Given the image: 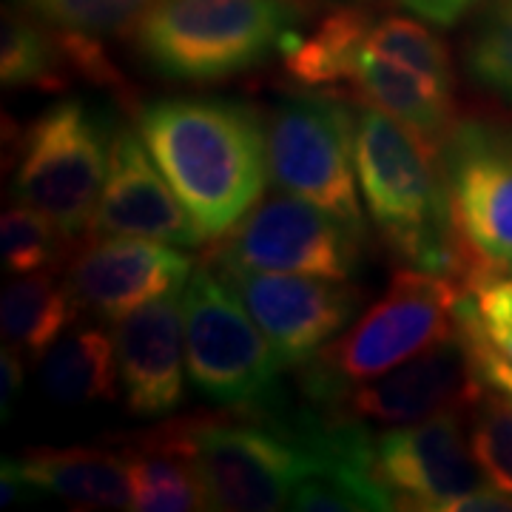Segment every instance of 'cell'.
<instances>
[{
	"mask_svg": "<svg viewBox=\"0 0 512 512\" xmlns=\"http://www.w3.org/2000/svg\"><path fill=\"white\" fill-rule=\"evenodd\" d=\"M137 131L205 239L231 234L271 180L265 126L234 100H151Z\"/></svg>",
	"mask_w": 512,
	"mask_h": 512,
	"instance_id": "2",
	"label": "cell"
},
{
	"mask_svg": "<svg viewBox=\"0 0 512 512\" xmlns=\"http://www.w3.org/2000/svg\"><path fill=\"white\" fill-rule=\"evenodd\" d=\"M23 487H26V481L20 476L18 464L6 458V461L0 464V504L9 507L12 501H18V495Z\"/></svg>",
	"mask_w": 512,
	"mask_h": 512,
	"instance_id": "33",
	"label": "cell"
},
{
	"mask_svg": "<svg viewBox=\"0 0 512 512\" xmlns=\"http://www.w3.org/2000/svg\"><path fill=\"white\" fill-rule=\"evenodd\" d=\"M458 330L464 333V339H467V345H470L473 365H476L481 382L487 384L490 390H501V393L512 396V362H507L504 356H498V353L478 336L476 330L464 328V325H458Z\"/></svg>",
	"mask_w": 512,
	"mask_h": 512,
	"instance_id": "29",
	"label": "cell"
},
{
	"mask_svg": "<svg viewBox=\"0 0 512 512\" xmlns=\"http://www.w3.org/2000/svg\"><path fill=\"white\" fill-rule=\"evenodd\" d=\"M120 387L140 419L171 416L185 396L183 291L165 293L114 325Z\"/></svg>",
	"mask_w": 512,
	"mask_h": 512,
	"instance_id": "16",
	"label": "cell"
},
{
	"mask_svg": "<svg viewBox=\"0 0 512 512\" xmlns=\"http://www.w3.org/2000/svg\"><path fill=\"white\" fill-rule=\"evenodd\" d=\"M441 177L470 282L512 274V120H456L441 148Z\"/></svg>",
	"mask_w": 512,
	"mask_h": 512,
	"instance_id": "9",
	"label": "cell"
},
{
	"mask_svg": "<svg viewBox=\"0 0 512 512\" xmlns=\"http://www.w3.org/2000/svg\"><path fill=\"white\" fill-rule=\"evenodd\" d=\"M473 353L458 330L410 362L393 367L379 379L359 384L348 399L350 416L379 424H413L447 410H473L484 396Z\"/></svg>",
	"mask_w": 512,
	"mask_h": 512,
	"instance_id": "15",
	"label": "cell"
},
{
	"mask_svg": "<svg viewBox=\"0 0 512 512\" xmlns=\"http://www.w3.org/2000/svg\"><path fill=\"white\" fill-rule=\"evenodd\" d=\"M208 265L234 288L285 367L308 365L362 305V291L345 279Z\"/></svg>",
	"mask_w": 512,
	"mask_h": 512,
	"instance_id": "11",
	"label": "cell"
},
{
	"mask_svg": "<svg viewBox=\"0 0 512 512\" xmlns=\"http://www.w3.org/2000/svg\"><path fill=\"white\" fill-rule=\"evenodd\" d=\"M464 288L458 279L404 265L382 299L308 362L305 390L319 402H333L348 387L379 379L458 333L456 305Z\"/></svg>",
	"mask_w": 512,
	"mask_h": 512,
	"instance_id": "5",
	"label": "cell"
},
{
	"mask_svg": "<svg viewBox=\"0 0 512 512\" xmlns=\"http://www.w3.org/2000/svg\"><path fill=\"white\" fill-rule=\"evenodd\" d=\"M69 239L55 222L32 205H12L0 220V254L6 271L15 276L35 274L60 256V242Z\"/></svg>",
	"mask_w": 512,
	"mask_h": 512,
	"instance_id": "26",
	"label": "cell"
},
{
	"mask_svg": "<svg viewBox=\"0 0 512 512\" xmlns=\"http://www.w3.org/2000/svg\"><path fill=\"white\" fill-rule=\"evenodd\" d=\"M461 63L478 92L512 109V0H490L464 37Z\"/></svg>",
	"mask_w": 512,
	"mask_h": 512,
	"instance_id": "23",
	"label": "cell"
},
{
	"mask_svg": "<svg viewBox=\"0 0 512 512\" xmlns=\"http://www.w3.org/2000/svg\"><path fill=\"white\" fill-rule=\"evenodd\" d=\"M373 456L396 510L441 512L447 501L490 484L464 436V410L384 430L373 439Z\"/></svg>",
	"mask_w": 512,
	"mask_h": 512,
	"instance_id": "12",
	"label": "cell"
},
{
	"mask_svg": "<svg viewBox=\"0 0 512 512\" xmlns=\"http://www.w3.org/2000/svg\"><path fill=\"white\" fill-rule=\"evenodd\" d=\"M487 0H399V6L407 9L410 15L427 20L433 26H456L458 20H464L473 9H478Z\"/></svg>",
	"mask_w": 512,
	"mask_h": 512,
	"instance_id": "30",
	"label": "cell"
},
{
	"mask_svg": "<svg viewBox=\"0 0 512 512\" xmlns=\"http://www.w3.org/2000/svg\"><path fill=\"white\" fill-rule=\"evenodd\" d=\"M200 473L208 510L271 512L291 504L302 478L353 458H373L356 419L296 410L279 399L234 416H191L168 424Z\"/></svg>",
	"mask_w": 512,
	"mask_h": 512,
	"instance_id": "1",
	"label": "cell"
},
{
	"mask_svg": "<svg viewBox=\"0 0 512 512\" xmlns=\"http://www.w3.org/2000/svg\"><path fill=\"white\" fill-rule=\"evenodd\" d=\"M359 242L345 222L296 194H276L256 202L220 239L214 265L248 271L350 279L359 265Z\"/></svg>",
	"mask_w": 512,
	"mask_h": 512,
	"instance_id": "10",
	"label": "cell"
},
{
	"mask_svg": "<svg viewBox=\"0 0 512 512\" xmlns=\"http://www.w3.org/2000/svg\"><path fill=\"white\" fill-rule=\"evenodd\" d=\"M23 387V362H20V350L6 345L0 353V419L9 416L12 402L20 396Z\"/></svg>",
	"mask_w": 512,
	"mask_h": 512,
	"instance_id": "32",
	"label": "cell"
},
{
	"mask_svg": "<svg viewBox=\"0 0 512 512\" xmlns=\"http://www.w3.org/2000/svg\"><path fill=\"white\" fill-rule=\"evenodd\" d=\"M26 487L80 510H131L126 456L97 447H35L15 458Z\"/></svg>",
	"mask_w": 512,
	"mask_h": 512,
	"instance_id": "18",
	"label": "cell"
},
{
	"mask_svg": "<svg viewBox=\"0 0 512 512\" xmlns=\"http://www.w3.org/2000/svg\"><path fill=\"white\" fill-rule=\"evenodd\" d=\"M458 325L476 330L490 348L512 362V274L470 282L456 305Z\"/></svg>",
	"mask_w": 512,
	"mask_h": 512,
	"instance_id": "28",
	"label": "cell"
},
{
	"mask_svg": "<svg viewBox=\"0 0 512 512\" xmlns=\"http://www.w3.org/2000/svg\"><path fill=\"white\" fill-rule=\"evenodd\" d=\"M126 461L131 476V510H208L200 473L168 424L157 427L126 450Z\"/></svg>",
	"mask_w": 512,
	"mask_h": 512,
	"instance_id": "19",
	"label": "cell"
},
{
	"mask_svg": "<svg viewBox=\"0 0 512 512\" xmlns=\"http://www.w3.org/2000/svg\"><path fill=\"white\" fill-rule=\"evenodd\" d=\"M72 63L63 40L40 29L35 20L3 9L0 26V80L6 89L57 92L69 83Z\"/></svg>",
	"mask_w": 512,
	"mask_h": 512,
	"instance_id": "22",
	"label": "cell"
},
{
	"mask_svg": "<svg viewBox=\"0 0 512 512\" xmlns=\"http://www.w3.org/2000/svg\"><path fill=\"white\" fill-rule=\"evenodd\" d=\"M86 237H143L177 248L208 242L134 128L114 131L109 174Z\"/></svg>",
	"mask_w": 512,
	"mask_h": 512,
	"instance_id": "14",
	"label": "cell"
},
{
	"mask_svg": "<svg viewBox=\"0 0 512 512\" xmlns=\"http://www.w3.org/2000/svg\"><path fill=\"white\" fill-rule=\"evenodd\" d=\"M356 177L370 222L407 268L467 285L470 262L456 234L439 160L382 109H356Z\"/></svg>",
	"mask_w": 512,
	"mask_h": 512,
	"instance_id": "3",
	"label": "cell"
},
{
	"mask_svg": "<svg viewBox=\"0 0 512 512\" xmlns=\"http://www.w3.org/2000/svg\"><path fill=\"white\" fill-rule=\"evenodd\" d=\"M365 46L376 55L390 57L419 72L421 77L439 83L447 92H453L456 86L450 52L444 40L427 26V20L421 23V18H404V15L370 18L365 29Z\"/></svg>",
	"mask_w": 512,
	"mask_h": 512,
	"instance_id": "24",
	"label": "cell"
},
{
	"mask_svg": "<svg viewBox=\"0 0 512 512\" xmlns=\"http://www.w3.org/2000/svg\"><path fill=\"white\" fill-rule=\"evenodd\" d=\"M188 379L205 399L254 410L279 399L282 359L234 288L211 265L183 288Z\"/></svg>",
	"mask_w": 512,
	"mask_h": 512,
	"instance_id": "6",
	"label": "cell"
},
{
	"mask_svg": "<svg viewBox=\"0 0 512 512\" xmlns=\"http://www.w3.org/2000/svg\"><path fill=\"white\" fill-rule=\"evenodd\" d=\"M356 114L328 94L279 100L265 123L268 177L276 188L319 205L365 237V202L356 177Z\"/></svg>",
	"mask_w": 512,
	"mask_h": 512,
	"instance_id": "7",
	"label": "cell"
},
{
	"mask_svg": "<svg viewBox=\"0 0 512 512\" xmlns=\"http://www.w3.org/2000/svg\"><path fill=\"white\" fill-rule=\"evenodd\" d=\"M470 447L487 481L512 495V396L493 390L473 404Z\"/></svg>",
	"mask_w": 512,
	"mask_h": 512,
	"instance_id": "27",
	"label": "cell"
},
{
	"mask_svg": "<svg viewBox=\"0 0 512 512\" xmlns=\"http://www.w3.org/2000/svg\"><path fill=\"white\" fill-rule=\"evenodd\" d=\"M342 83H350L362 103L399 120L439 160L441 148L456 126L453 92L390 57L376 55L365 46V37L348 57Z\"/></svg>",
	"mask_w": 512,
	"mask_h": 512,
	"instance_id": "17",
	"label": "cell"
},
{
	"mask_svg": "<svg viewBox=\"0 0 512 512\" xmlns=\"http://www.w3.org/2000/svg\"><path fill=\"white\" fill-rule=\"evenodd\" d=\"M114 134L80 100H60L43 111L20 140L15 197L43 211L69 239L89 234L106 183Z\"/></svg>",
	"mask_w": 512,
	"mask_h": 512,
	"instance_id": "8",
	"label": "cell"
},
{
	"mask_svg": "<svg viewBox=\"0 0 512 512\" xmlns=\"http://www.w3.org/2000/svg\"><path fill=\"white\" fill-rule=\"evenodd\" d=\"M80 311L69 282L52 271H35L12 279L0 296V328L6 345L29 359H40L63 339Z\"/></svg>",
	"mask_w": 512,
	"mask_h": 512,
	"instance_id": "20",
	"label": "cell"
},
{
	"mask_svg": "<svg viewBox=\"0 0 512 512\" xmlns=\"http://www.w3.org/2000/svg\"><path fill=\"white\" fill-rule=\"evenodd\" d=\"M23 6L57 32L103 37L134 29L154 0H23Z\"/></svg>",
	"mask_w": 512,
	"mask_h": 512,
	"instance_id": "25",
	"label": "cell"
},
{
	"mask_svg": "<svg viewBox=\"0 0 512 512\" xmlns=\"http://www.w3.org/2000/svg\"><path fill=\"white\" fill-rule=\"evenodd\" d=\"M441 512H512V495L498 490L493 484H484L478 490H470V493L447 501Z\"/></svg>",
	"mask_w": 512,
	"mask_h": 512,
	"instance_id": "31",
	"label": "cell"
},
{
	"mask_svg": "<svg viewBox=\"0 0 512 512\" xmlns=\"http://www.w3.org/2000/svg\"><path fill=\"white\" fill-rule=\"evenodd\" d=\"M296 35L288 0H154L137 52L168 80L220 83L251 72Z\"/></svg>",
	"mask_w": 512,
	"mask_h": 512,
	"instance_id": "4",
	"label": "cell"
},
{
	"mask_svg": "<svg viewBox=\"0 0 512 512\" xmlns=\"http://www.w3.org/2000/svg\"><path fill=\"white\" fill-rule=\"evenodd\" d=\"M185 251L157 239L92 237L74 256L66 282L80 308L117 325L151 299L183 291L197 268Z\"/></svg>",
	"mask_w": 512,
	"mask_h": 512,
	"instance_id": "13",
	"label": "cell"
},
{
	"mask_svg": "<svg viewBox=\"0 0 512 512\" xmlns=\"http://www.w3.org/2000/svg\"><path fill=\"white\" fill-rule=\"evenodd\" d=\"M117 345L100 328H77L63 336L40 362V384L60 404H94L117 399Z\"/></svg>",
	"mask_w": 512,
	"mask_h": 512,
	"instance_id": "21",
	"label": "cell"
}]
</instances>
